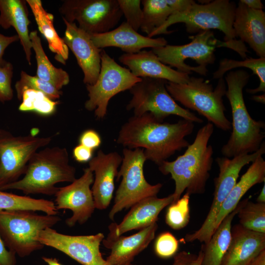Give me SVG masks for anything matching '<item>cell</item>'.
Wrapping results in <instances>:
<instances>
[{
	"instance_id": "obj_1",
	"label": "cell",
	"mask_w": 265,
	"mask_h": 265,
	"mask_svg": "<svg viewBox=\"0 0 265 265\" xmlns=\"http://www.w3.org/2000/svg\"><path fill=\"white\" fill-rule=\"evenodd\" d=\"M194 123L184 119L161 122L151 113L131 117L121 127L116 142L125 148L142 149L146 159L160 165L190 144L185 137L193 132Z\"/></svg>"
},
{
	"instance_id": "obj_2",
	"label": "cell",
	"mask_w": 265,
	"mask_h": 265,
	"mask_svg": "<svg viewBox=\"0 0 265 265\" xmlns=\"http://www.w3.org/2000/svg\"><path fill=\"white\" fill-rule=\"evenodd\" d=\"M213 130V125L208 122L198 131L193 142L183 155L159 166L162 174H170L175 182L173 203L180 198L185 190L190 195L205 193L213 160V148L208 144Z\"/></svg>"
},
{
	"instance_id": "obj_3",
	"label": "cell",
	"mask_w": 265,
	"mask_h": 265,
	"mask_svg": "<svg viewBox=\"0 0 265 265\" xmlns=\"http://www.w3.org/2000/svg\"><path fill=\"white\" fill-rule=\"evenodd\" d=\"M250 75L244 70L230 71L225 78L227 86L225 95L231 108L232 132L221 148L224 157L232 158L258 151L264 142L265 122L255 120L250 115L243 95Z\"/></svg>"
},
{
	"instance_id": "obj_4",
	"label": "cell",
	"mask_w": 265,
	"mask_h": 265,
	"mask_svg": "<svg viewBox=\"0 0 265 265\" xmlns=\"http://www.w3.org/2000/svg\"><path fill=\"white\" fill-rule=\"evenodd\" d=\"M236 5L229 0H210L204 4L196 2L183 11L171 15L159 27L151 33L148 37L169 34L168 28L176 23H184L189 33L218 29L224 34L227 48L237 52L242 58L246 57L248 52L244 43L236 39L233 25Z\"/></svg>"
},
{
	"instance_id": "obj_5",
	"label": "cell",
	"mask_w": 265,
	"mask_h": 265,
	"mask_svg": "<svg viewBox=\"0 0 265 265\" xmlns=\"http://www.w3.org/2000/svg\"><path fill=\"white\" fill-rule=\"evenodd\" d=\"M76 169L69 163V154L65 147H45L37 151L29 160L24 177L0 189H17L26 195L42 194L54 195L60 182H73Z\"/></svg>"
},
{
	"instance_id": "obj_6",
	"label": "cell",
	"mask_w": 265,
	"mask_h": 265,
	"mask_svg": "<svg viewBox=\"0 0 265 265\" xmlns=\"http://www.w3.org/2000/svg\"><path fill=\"white\" fill-rule=\"evenodd\" d=\"M166 88L173 99L187 109L197 111L218 129L225 131L231 129V122L225 114L223 97L226 84L223 78L218 79L215 88L208 80L195 77H189L185 83L168 81Z\"/></svg>"
},
{
	"instance_id": "obj_7",
	"label": "cell",
	"mask_w": 265,
	"mask_h": 265,
	"mask_svg": "<svg viewBox=\"0 0 265 265\" xmlns=\"http://www.w3.org/2000/svg\"><path fill=\"white\" fill-rule=\"evenodd\" d=\"M60 220L57 215H40L31 211H0V234L10 250L25 257L43 247L39 233Z\"/></svg>"
},
{
	"instance_id": "obj_8",
	"label": "cell",
	"mask_w": 265,
	"mask_h": 265,
	"mask_svg": "<svg viewBox=\"0 0 265 265\" xmlns=\"http://www.w3.org/2000/svg\"><path fill=\"white\" fill-rule=\"evenodd\" d=\"M190 38L191 41L186 44L166 45L151 50L162 63L179 72L188 75L195 72L206 76L207 66L215 61V49L226 47L225 42L217 40L212 30L201 31Z\"/></svg>"
},
{
	"instance_id": "obj_9",
	"label": "cell",
	"mask_w": 265,
	"mask_h": 265,
	"mask_svg": "<svg viewBox=\"0 0 265 265\" xmlns=\"http://www.w3.org/2000/svg\"><path fill=\"white\" fill-rule=\"evenodd\" d=\"M123 157L117 179L121 177V183L116 190L108 216L114 220L115 215L124 209L131 208L139 201L157 196L162 185H151L145 178L143 167L146 160L143 150L125 148Z\"/></svg>"
},
{
	"instance_id": "obj_10",
	"label": "cell",
	"mask_w": 265,
	"mask_h": 265,
	"mask_svg": "<svg viewBox=\"0 0 265 265\" xmlns=\"http://www.w3.org/2000/svg\"><path fill=\"white\" fill-rule=\"evenodd\" d=\"M167 82L163 79L141 78L129 89L132 97L126 109L133 110L135 116L149 112L161 122L174 115L193 123H203L202 119L176 102L166 89Z\"/></svg>"
},
{
	"instance_id": "obj_11",
	"label": "cell",
	"mask_w": 265,
	"mask_h": 265,
	"mask_svg": "<svg viewBox=\"0 0 265 265\" xmlns=\"http://www.w3.org/2000/svg\"><path fill=\"white\" fill-rule=\"evenodd\" d=\"M265 153L264 141L259 149L254 153L241 154L232 158L223 157L216 159L219 173L214 179L213 197L210 210L201 227L192 233L186 235L185 240L186 241L191 242L198 240L205 244L209 240L213 233V225L218 211L237 184L241 169Z\"/></svg>"
},
{
	"instance_id": "obj_12",
	"label": "cell",
	"mask_w": 265,
	"mask_h": 265,
	"mask_svg": "<svg viewBox=\"0 0 265 265\" xmlns=\"http://www.w3.org/2000/svg\"><path fill=\"white\" fill-rule=\"evenodd\" d=\"M141 78L134 76L129 69L118 64L106 52L101 53V68L98 78L93 85H86L88 99L85 108L94 111L99 119L106 115L110 100L121 92L129 90Z\"/></svg>"
},
{
	"instance_id": "obj_13",
	"label": "cell",
	"mask_w": 265,
	"mask_h": 265,
	"mask_svg": "<svg viewBox=\"0 0 265 265\" xmlns=\"http://www.w3.org/2000/svg\"><path fill=\"white\" fill-rule=\"evenodd\" d=\"M59 8L62 18L89 34L109 31L123 13L117 0H65Z\"/></svg>"
},
{
	"instance_id": "obj_14",
	"label": "cell",
	"mask_w": 265,
	"mask_h": 265,
	"mask_svg": "<svg viewBox=\"0 0 265 265\" xmlns=\"http://www.w3.org/2000/svg\"><path fill=\"white\" fill-rule=\"evenodd\" d=\"M52 138L31 134L15 136L0 129V189L19 180L32 156L47 146Z\"/></svg>"
},
{
	"instance_id": "obj_15",
	"label": "cell",
	"mask_w": 265,
	"mask_h": 265,
	"mask_svg": "<svg viewBox=\"0 0 265 265\" xmlns=\"http://www.w3.org/2000/svg\"><path fill=\"white\" fill-rule=\"evenodd\" d=\"M102 233L95 235L70 236L57 232L52 228L42 230L38 240L58 250L82 265H109L100 250L104 239Z\"/></svg>"
},
{
	"instance_id": "obj_16",
	"label": "cell",
	"mask_w": 265,
	"mask_h": 265,
	"mask_svg": "<svg viewBox=\"0 0 265 265\" xmlns=\"http://www.w3.org/2000/svg\"><path fill=\"white\" fill-rule=\"evenodd\" d=\"M94 179L93 172L88 167L86 168L80 177L68 186L59 187L54 195L57 210L68 209L72 212V215L65 221L68 226L73 227L77 223H85L96 209L90 188Z\"/></svg>"
},
{
	"instance_id": "obj_17",
	"label": "cell",
	"mask_w": 265,
	"mask_h": 265,
	"mask_svg": "<svg viewBox=\"0 0 265 265\" xmlns=\"http://www.w3.org/2000/svg\"><path fill=\"white\" fill-rule=\"evenodd\" d=\"M62 19L66 26L62 39L75 55L83 73L84 83L93 85L97 81L100 71L102 49L97 48L89 34L79 28L75 22L69 23Z\"/></svg>"
},
{
	"instance_id": "obj_18",
	"label": "cell",
	"mask_w": 265,
	"mask_h": 265,
	"mask_svg": "<svg viewBox=\"0 0 265 265\" xmlns=\"http://www.w3.org/2000/svg\"><path fill=\"white\" fill-rule=\"evenodd\" d=\"M122 159L116 152L106 154L100 150L89 161L88 168L95 175L91 190L96 209L104 210L110 204L115 187L114 179Z\"/></svg>"
},
{
	"instance_id": "obj_19",
	"label": "cell",
	"mask_w": 265,
	"mask_h": 265,
	"mask_svg": "<svg viewBox=\"0 0 265 265\" xmlns=\"http://www.w3.org/2000/svg\"><path fill=\"white\" fill-rule=\"evenodd\" d=\"M157 229L156 222L129 236H116L108 234L102 241L104 246L111 250L106 259L108 265L131 264L135 257L147 248L154 238Z\"/></svg>"
},
{
	"instance_id": "obj_20",
	"label": "cell",
	"mask_w": 265,
	"mask_h": 265,
	"mask_svg": "<svg viewBox=\"0 0 265 265\" xmlns=\"http://www.w3.org/2000/svg\"><path fill=\"white\" fill-rule=\"evenodd\" d=\"M119 60L126 65L135 77L160 79L176 83L187 82L189 76L162 63L152 50H142L135 53H124Z\"/></svg>"
},
{
	"instance_id": "obj_21",
	"label": "cell",
	"mask_w": 265,
	"mask_h": 265,
	"mask_svg": "<svg viewBox=\"0 0 265 265\" xmlns=\"http://www.w3.org/2000/svg\"><path fill=\"white\" fill-rule=\"evenodd\" d=\"M172 194L164 198L149 197L137 202L119 224L112 223L108 226L109 234L119 236L132 230H141L157 222L160 212L172 203Z\"/></svg>"
},
{
	"instance_id": "obj_22",
	"label": "cell",
	"mask_w": 265,
	"mask_h": 265,
	"mask_svg": "<svg viewBox=\"0 0 265 265\" xmlns=\"http://www.w3.org/2000/svg\"><path fill=\"white\" fill-rule=\"evenodd\" d=\"M89 35L97 48L117 47L125 53H135L145 48L152 49L167 45V41L163 37L154 38L141 35L126 22L109 31Z\"/></svg>"
},
{
	"instance_id": "obj_23",
	"label": "cell",
	"mask_w": 265,
	"mask_h": 265,
	"mask_svg": "<svg viewBox=\"0 0 265 265\" xmlns=\"http://www.w3.org/2000/svg\"><path fill=\"white\" fill-rule=\"evenodd\" d=\"M236 37L246 43L259 57H265V13L248 8L240 1L233 25Z\"/></svg>"
},
{
	"instance_id": "obj_24",
	"label": "cell",
	"mask_w": 265,
	"mask_h": 265,
	"mask_svg": "<svg viewBox=\"0 0 265 265\" xmlns=\"http://www.w3.org/2000/svg\"><path fill=\"white\" fill-rule=\"evenodd\" d=\"M264 249L265 233L235 225L231 228L229 245L221 265H245Z\"/></svg>"
},
{
	"instance_id": "obj_25",
	"label": "cell",
	"mask_w": 265,
	"mask_h": 265,
	"mask_svg": "<svg viewBox=\"0 0 265 265\" xmlns=\"http://www.w3.org/2000/svg\"><path fill=\"white\" fill-rule=\"evenodd\" d=\"M27 2L24 0H0V26L7 29L11 26L16 30L26 58L31 64L32 44L29 38Z\"/></svg>"
},
{
	"instance_id": "obj_26",
	"label": "cell",
	"mask_w": 265,
	"mask_h": 265,
	"mask_svg": "<svg viewBox=\"0 0 265 265\" xmlns=\"http://www.w3.org/2000/svg\"><path fill=\"white\" fill-rule=\"evenodd\" d=\"M265 182V161L262 156L253 161L222 204L213 225V233L223 219L237 207L242 197L254 186Z\"/></svg>"
},
{
	"instance_id": "obj_27",
	"label": "cell",
	"mask_w": 265,
	"mask_h": 265,
	"mask_svg": "<svg viewBox=\"0 0 265 265\" xmlns=\"http://www.w3.org/2000/svg\"><path fill=\"white\" fill-rule=\"evenodd\" d=\"M195 2L193 0H143L140 29L149 36L172 14L182 12Z\"/></svg>"
},
{
	"instance_id": "obj_28",
	"label": "cell",
	"mask_w": 265,
	"mask_h": 265,
	"mask_svg": "<svg viewBox=\"0 0 265 265\" xmlns=\"http://www.w3.org/2000/svg\"><path fill=\"white\" fill-rule=\"evenodd\" d=\"M34 15L40 32L47 40L49 49L54 53V58L65 65L68 58L69 49L60 37L53 25V15L47 12L40 0H26Z\"/></svg>"
},
{
	"instance_id": "obj_29",
	"label": "cell",
	"mask_w": 265,
	"mask_h": 265,
	"mask_svg": "<svg viewBox=\"0 0 265 265\" xmlns=\"http://www.w3.org/2000/svg\"><path fill=\"white\" fill-rule=\"evenodd\" d=\"M241 205L240 201L236 208L215 229L209 240L202 244L203 258L201 265H221L230 241L232 222Z\"/></svg>"
},
{
	"instance_id": "obj_30",
	"label": "cell",
	"mask_w": 265,
	"mask_h": 265,
	"mask_svg": "<svg viewBox=\"0 0 265 265\" xmlns=\"http://www.w3.org/2000/svg\"><path fill=\"white\" fill-rule=\"evenodd\" d=\"M29 38L32 49L35 53L36 76L60 90L63 86L67 85L70 81L68 74L62 69L56 68L52 64L43 50L41 39L36 30L29 33Z\"/></svg>"
},
{
	"instance_id": "obj_31",
	"label": "cell",
	"mask_w": 265,
	"mask_h": 265,
	"mask_svg": "<svg viewBox=\"0 0 265 265\" xmlns=\"http://www.w3.org/2000/svg\"><path fill=\"white\" fill-rule=\"evenodd\" d=\"M41 211L48 215H57V210L52 201L21 196L0 190V211Z\"/></svg>"
},
{
	"instance_id": "obj_32",
	"label": "cell",
	"mask_w": 265,
	"mask_h": 265,
	"mask_svg": "<svg viewBox=\"0 0 265 265\" xmlns=\"http://www.w3.org/2000/svg\"><path fill=\"white\" fill-rule=\"evenodd\" d=\"M238 67H246L253 72L260 80L259 86L253 89L248 88L246 91L251 94L258 92H265V57L247 58L242 61L224 58L219 61L217 70L213 73V78H223L224 75L228 71Z\"/></svg>"
},
{
	"instance_id": "obj_33",
	"label": "cell",
	"mask_w": 265,
	"mask_h": 265,
	"mask_svg": "<svg viewBox=\"0 0 265 265\" xmlns=\"http://www.w3.org/2000/svg\"><path fill=\"white\" fill-rule=\"evenodd\" d=\"M239 224L254 232L265 233V203H254L246 199L241 201L237 214Z\"/></svg>"
},
{
	"instance_id": "obj_34",
	"label": "cell",
	"mask_w": 265,
	"mask_h": 265,
	"mask_svg": "<svg viewBox=\"0 0 265 265\" xmlns=\"http://www.w3.org/2000/svg\"><path fill=\"white\" fill-rule=\"evenodd\" d=\"M22 102L19 107L21 111H34L44 116L52 114L58 102L48 97L41 91L26 89L22 94Z\"/></svg>"
},
{
	"instance_id": "obj_35",
	"label": "cell",
	"mask_w": 265,
	"mask_h": 265,
	"mask_svg": "<svg viewBox=\"0 0 265 265\" xmlns=\"http://www.w3.org/2000/svg\"><path fill=\"white\" fill-rule=\"evenodd\" d=\"M15 88L19 101L22 100L23 92L28 89L41 91L53 101L58 99L62 94V91L57 90L50 83L40 79L36 76L29 75L24 71H21L20 79L16 82Z\"/></svg>"
},
{
	"instance_id": "obj_36",
	"label": "cell",
	"mask_w": 265,
	"mask_h": 265,
	"mask_svg": "<svg viewBox=\"0 0 265 265\" xmlns=\"http://www.w3.org/2000/svg\"><path fill=\"white\" fill-rule=\"evenodd\" d=\"M190 195L186 193L170 204L165 214V222L174 230H180L188 224L190 219Z\"/></svg>"
},
{
	"instance_id": "obj_37",
	"label": "cell",
	"mask_w": 265,
	"mask_h": 265,
	"mask_svg": "<svg viewBox=\"0 0 265 265\" xmlns=\"http://www.w3.org/2000/svg\"><path fill=\"white\" fill-rule=\"evenodd\" d=\"M179 241L169 232H163L157 238L154 244L156 254L162 259H168L176 254Z\"/></svg>"
},
{
	"instance_id": "obj_38",
	"label": "cell",
	"mask_w": 265,
	"mask_h": 265,
	"mask_svg": "<svg viewBox=\"0 0 265 265\" xmlns=\"http://www.w3.org/2000/svg\"><path fill=\"white\" fill-rule=\"evenodd\" d=\"M119 7L126 19V22L135 31L141 26L143 12L140 0H117Z\"/></svg>"
},
{
	"instance_id": "obj_39",
	"label": "cell",
	"mask_w": 265,
	"mask_h": 265,
	"mask_svg": "<svg viewBox=\"0 0 265 265\" xmlns=\"http://www.w3.org/2000/svg\"><path fill=\"white\" fill-rule=\"evenodd\" d=\"M13 67L7 62L0 66V102L4 103L12 100L13 92L11 87Z\"/></svg>"
},
{
	"instance_id": "obj_40",
	"label": "cell",
	"mask_w": 265,
	"mask_h": 265,
	"mask_svg": "<svg viewBox=\"0 0 265 265\" xmlns=\"http://www.w3.org/2000/svg\"><path fill=\"white\" fill-rule=\"evenodd\" d=\"M79 140L80 144L93 150L99 147L102 143L101 136L93 129H88L83 132Z\"/></svg>"
},
{
	"instance_id": "obj_41",
	"label": "cell",
	"mask_w": 265,
	"mask_h": 265,
	"mask_svg": "<svg viewBox=\"0 0 265 265\" xmlns=\"http://www.w3.org/2000/svg\"><path fill=\"white\" fill-rule=\"evenodd\" d=\"M16 255L6 247L0 234V265H16Z\"/></svg>"
},
{
	"instance_id": "obj_42",
	"label": "cell",
	"mask_w": 265,
	"mask_h": 265,
	"mask_svg": "<svg viewBox=\"0 0 265 265\" xmlns=\"http://www.w3.org/2000/svg\"><path fill=\"white\" fill-rule=\"evenodd\" d=\"M93 151L79 144L73 149V156L74 159L79 162H89L93 158Z\"/></svg>"
},
{
	"instance_id": "obj_43",
	"label": "cell",
	"mask_w": 265,
	"mask_h": 265,
	"mask_svg": "<svg viewBox=\"0 0 265 265\" xmlns=\"http://www.w3.org/2000/svg\"><path fill=\"white\" fill-rule=\"evenodd\" d=\"M197 255L183 251L176 254L174 257V261L172 265H191L195 259Z\"/></svg>"
},
{
	"instance_id": "obj_44",
	"label": "cell",
	"mask_w": 265,
	"mask_h": 265,
	"mask_svg": "<svg viewBox=\"0 0 265 265\" xmlns=\"http://www.w3.org/2000/svg\"><path fill=\"white\" fill-rule=\"evenodd\" d=\"M19 40L17 35L7 36L0 33V66L4 65L7 62L3 58V55L6 48L12 43Z\"/></svg>"
},
{
	"instance_id": "obj_45",
	"label": "cell",
	"mask_w": 265,
	"mask_h": 265,
	"mask_svg": "<svg viewBox=\"0 0 265 265\" xmlns=\"http://www.w3.org/2000/svg\"><path fill=\"white\" fill-rule=\"evenodd\" d=\"M241 2L249 8L254 10H263L264 5L260 0H240Z\"/></svg>"
},
{
	"instance_id": "obj_46",
	"label": "cell",
	"mask_w": 265,
	"mask_h": 265,
	"mask_svg": "<svg viewBox=\"0 0 265 265\" xmlns=\"http://www.w3.org/2000/svg\"><path fill=\"white\" fill-rule=\"evenodd\" d=\"M247 265H265V249L253 258Z\"/></svg>"
},
{
	"instance_id": "obj_47",
	"label": "cell",
	"mask_w": 265,
	"mask_h": 265,
	"mask_svg": "<svg viewBox=\"0 0 265 265\" xmlns=\"http://www.w3.org/2000/svg\"><path fill=\"white\" fill-rule=\"evenodd\" d=\"M42 259L48 265H62L56 258L43 257Z\"/></svg>"
},
{
	"instance_id": "obj_48",
	"label": "cell",
	"mask_w": 265,
	"mask_h": 265,
	"mask_svg": "<svg viewBox=\"0 0 265 265\" xmlns=\"http://www.w3.org/2000/svg\"><path fill=\"white\" fill-rule=\"evenodd\" d=\"M257 202L265 203V182L256 199Z\"/></svg>"
},
{
	"instance_id": "obj_49",
	"label": "cell",
	"mask_w": 265,
	"mask_h": 265,
	"mask_svg": "<svg viewBox=\"0 0 265 265\" xmlns=\"http://www.w3.org/2000/svg\"><path fill=\"white\" fill-rule=\"evenodd\" d=\"M203 258V250L202 248L199 251L195 259L193 261L191 265H201Z\"/></svg>"
},
{
	"instance_id": "obj_50",
	"label": "cell",
	"mask_w": 265,
	"mask_h": 265,
	"mask_svg": "<svg viewBox=\"0 0 265 265\" xmlns=\"http://www.w3.org/2000/svg\"><path fill=\"white\" fill-rule=\"evenodd\" d=\"M251 99L255 102L265 104V93L260 95L253 96L251 98Z\"/></svg>"
},
{
	"instance_id": "obj_51",
	"label": "cell",
	"mask_w": 265,
	"mask_h": 265,
	"mask_svg": "<svg viewBox=\"0 0 265 265\" xmlns=\"http://www.w3.org/2000/svg\"><path fill=\"white\" fill-rule=\"evenodd\" d=\"M133 265L132 263H131V264H127V265Z\"/></svg>"
},
{
	"instance_id": "obj_52",
	"label": "cell",
	"mask_w": 265,
	"mask_h": 265,
	"mask_svg": "<svg viewBox=\"0 0 265 265\" xmlns=\"http://www.w3.org/2000/svg\"><path fill=\"white\" fill-rule=\"evenodd\" d=\"M248 264H246V265H248Z\"/></svg>"
}]
</instances>
